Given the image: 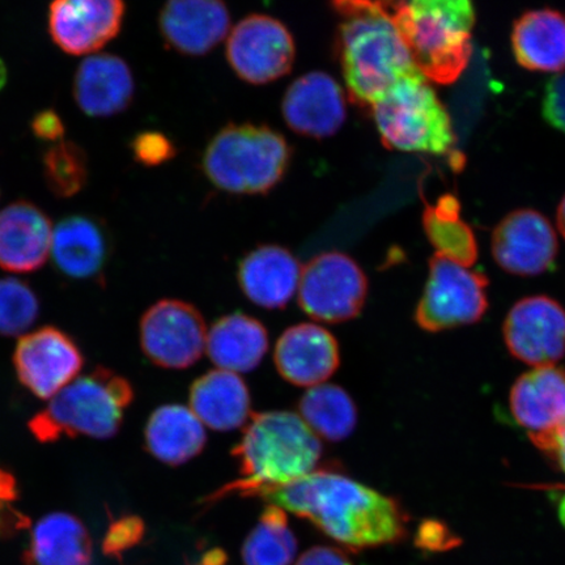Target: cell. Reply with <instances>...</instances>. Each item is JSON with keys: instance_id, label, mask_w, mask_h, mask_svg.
<instances>
[{"instance_id": "42", "label": "cell", "mask_w": 565, "mask_h": 565, "mask_svg": "<svg viewBox=\"0 0 565 565\" xmlns=\"http://www.w3.org/2000/svg\"><path fill=\"white\" fill-rule=\"evenodd\" d=\"M225 563H227V554L222 548H214L202 557L200 565H225Z\"/></svg>"}, {"instance_id": "43", "label": "cell", "mask_w": 565, "mask_h": 565, "mask_svg": "<svg viewBox=\"0 0 565 565\" xmlns=\"http://www.w3.org/2000/svg\"><path fill=\"white\" fill-rule=\"evenodd\" d=\"M556 500L557 515L565 527V486L553 487V491Z\"/></svg>"}, {"instance_id": "15", "label": "cell", "mask_w": 565, "mask_h": 565, "mask_svg": "<svg viewBox=\"0 0 565 565\" xmlns=\"http://www.w3.org/2000/svg\"><path fill=\"white\" fill-rule=\"evenodd\" d=\"M124 0H53L47 26L55 45L71 55L100 51L121 31Z\"/></svg>"}, {"instance_id": "30", "label": "cell", "mask_w": 565, "mask_h": 565, "mask_svg": "<svg viewBox=\"0 0 565 565\" xmlns=\"http://www.w3.org/2000/svg\"><path fill=\"white\" fill-rule=\"evenodd\" d=\"M299 416L318 437L333 443L348 439L358 423L350 394L331 384L309 387L299 402Z\"/></svg>"}, {"instance_id": "19", "label": "cell", "mask_w": 565, "mask_h": 565, "mask_svg": "<svg viewBox=\"0 0 565 565\" xmlns=\"http://www.w3.org/2000/svg\"><path fill=\"white\" fill-rule=\"evenodd\" d=\"M282 116L288 126L301 136H334L345 121L343 90L328 74L303 75L287 89Z\"/></svg>"}, {"instance_id": "17", "label": "cell", "mask_w": 565, "mask_h": 565, "mask_svg": "<svg viewBox=\"0 0 565 565\" xmlns=\"http://www.w3.org/2000/svg\"><path fill=\"white\" fill-rule=\"evenodd\" d=\"M53 231L51 217L31 202L17 201L0 210V268L39 271L51 256Z\"/></svg>"}, {"instance_id": "41", "label": "cell", "mask_w": 565, "mask_h": 565, "mask_svg": "<svg viewBox=\"0 0 565 565\" xmlns=\"http://www.w3.org/2000/svg\"><path fill=\"white\" fill-rule=\"evenodd\" d=\"M15 480H13L9 472L0 469V527H4L7 525L6 520L7 515H9L7 504L11 503V501L15 499Z\"/></svg>"}, {"instance_id": "37", "label": "cell", "mask_w": 565, "mask_h": 565, "mask_svg": "<svg viewBox=\"0 0 565 565\" xmlns=\"http://www.w3.org/2000/svg\"><path fill=\"white\" fill-rule=\"evenodd\" d=\"M546 121L565 134V70L550 81L543 100Z\"/></svg>"}, {"instance_id": "36", "label": "cell", "mask_w": 565, "mask_h": 565, "mask_svg": "<svg viewBox=\"0 0 565 565\" xmlns=\"http://www.w3.org/2000/svg\"><path fill=\"white\" fill-rule=\"evenodd\" d=\"M134 157L145 166H158L172 157V145L159 132H143L134 138Z\"/></svg>"}, {"instance_id": "23", "label": "cell", "mask_w": 565, "mask_h": 565, "mask_svg": "<svg viewBox=\"0 0 565 565\" xmlns=\"http://www.w3.org/2000/svg\"><path fill=\"white\" fill-rule=\"evenodd\" d=\"M299 260L285 247L265 245L247 254L239 264L238 281L246 298L258 307H286L298 292Z\"/></svg>"}, {"instance_id": "32", "label": "cell", "mask_w": 565, "mask_h": 565, "mask_svg": "<svg viewBox=\"0 0 565 565\" xmlns=\"http://www.w3.org/2000/svg\"><path fill=\"white\" fill-rule=\"evenodd\" d=\"M42 173L51 192L63 200L79 194L89 179L86 152L71 140L55 143L42 158Z\"/></svg>"}, {"instance_id": "11", "label": "cell", "mask_w": 565, "mask_h": 565, "mask_svg": "<svg viewBox=\"0 0 565 565\" xmlns=\"http://www.w3.org/2000/svg\"><path fill=\"white\" fill-rule=\"evenodd\" d=\"M12 364L19 383L34 397L49 401L79 377L86 359L66 331L44 327L19 338Z\"/></svg>"}, {"instance_id": "2", "label": "cell", "mask_w": 565, "mask_h": 565, "mask_svg": "<svg viewBox=\"0 0 565 565\" xmlns=\"http://www.w3.org/2000/svg\"><path fill=\"white\" fill-rule=\"evenodd\" d=\"M331 2L339 17V58L353 103L372 108L395 83L420 73L387 0Z\"/></svg>"}, {"instance_id": "38", "label": "cell", "mask_w": 565, "mask_h": 565, "mask_svg": "<svg viewBox=\"0 0 565 565\" xmlns=\"http://www.w3.org/2000/svg\"><path fill=\"white\" fill-rule=\"evenodd\" d=\"M31 127L34 137L42 141L60 143L65 138V124L58 113L52 109L38 113L32 119Z\"/></svg>"}, {"instance_id": "35", "label": "cell", "mask_w": 565, "mask_h": 565, "mask_svg": "<svg viewBox=\"0 0 565 565\" xmlns=\"http://www.w3.org/2000/svg\"><path fill=\"white\" fill-rule=\"evenodd\" d=\"M461 540L447 524L437 520L423 521L415 536V545L430 553H441L459 546Z\"/></svg>"}, {"instance_id": "29", "label": "cell", "mask_w": 565, "mask_h": 565, "mask_svg": "<svg viewBox=\"0 0 565 565\" xmlns=\"http://www.w3.org/2000/svg\"><path fill=\"white\" fill-rule=\"evenodd\" d=\"M423 227L429 243L441 256L471 267L478 259L475 232L461 217V204L454 194H444L423 214Z\"/></svg>"}, {"instance_id": "27", "label": "cell", "mask_w": 565, "mask_h": 565, "mask_svg": "<svg viewBox=\"0 0 565 565\" xmlns=\"http://www.w3.org/2000/svg\"><path fill=\"white\" fill-rule=\"evenodd\" d=\"M267 350L264 324L244 313L222 317L207 333L206 352L218 370L237 374L256 370Z\"/></svg>"}, {"instance_id": "4", "label": "cell", "mask_w": 565, "mask_h": 565, "mask_svg": "<svg viewBox=\"0 0 565 565\" xmlns=\"http://www.w3.org/2000/svg\"><path fill=\"white\" fill-rule=\"evenodd\" d=\"M420 73L439 84L455 83L472 53V0H387Z\"/></svg>"}, {"instance_id": "28", "label": "cell", "mask_w": 565, "mask_h": 565, "mask_svg": "<svg viewBox=\"0 0 565 565\" xmlns=\"http://www.w3.org/2000/svg\"><path fill=\"white\" fill-rule=\"evenodd\" d=\"M30 565H90L86 527L68 513L46 514L32 529Z\"/></svg>"}, {"instance_id": "14", "label": "cell", "mask_w": 565, "mask_h": 565, "mask_svg": "<svg viewBox=\"0 0 565 565\" xmlns=\"http://www.w3.org/2000/svg\"><path fill=\"white\" fill-rule=\"evenodd\" d=\"M492 256L504 271L535 277L553 267L559 244L548 218L535 210L507 215L492 233Z\"/></svg>"}, {"instance_id": "8", "label": "cell", "mask_w": 565, "mask_h": 565, "mask_svg": "<svg viewBox=\"0 0 565 565\" xmlns=\"http://www.w3.org/2000/svg\"><path fill=\"white\" fill-rule=\"evenodd\" d=\"M487 287L489 279L484 274L436 253L429 259L428 280L415 310V321L428 333L477 323L489 308Z\"/></svg>"}, {"instance_id": "26", "label": "cell", "mask_w": 565, "mask_h": 565, "mask_svg": "<svg viewBox=\"0 0 565 565\" xmlns=\"http://www.w3.org/2000/svg\"><path fill=\"white\" fill-rule=\"evenodd\" d=\"M204 428L192 408L182 405L160 406L147 422L146 448L162 463H186L200 455L206 445Z\"/></svg>"}, {"instance_id": "39", "label": "cell", "mask_w": 565, "mask_h": 565, "mask_svg": "<svg viewBox=\"0 0 565 565\" xmlns=\"http://www.w3.org/2000/svg\"><path fill=\"white\" fill-rule=\"evenodd\" d=\"M530 440L565 475V423L553 433L532 436Z\"/></svg>"}, {"instance_id": "31", "label": "cell", "mask_w": 565, "mask_h": 565, "mask_svg": "<svg viewBox=\"0 0 565 565\" xmlns=\"http://www.w3.org/2000/svg\"><path fill=\"white\" fill-rule=\"evenodd\" d=\"M298 541L288 527L287 513L270 504L265 508L258 525L247 535L243 546L245 565H291Z\"/></svg>"}, {"instance_id": "16", "label": "cell", "mask_w": 565, "mask_h": 565, "mask_svg": "<svg viewBox=\"0 0 565 565\" xmlns=\"http://www.w3.org/2000/svg\"><path fill=\"white\" fill-rule=\"evenodd\" d=\"M274 360L288 383L313 387L333 376L341 364V353L329 330L315 323H299L281 334Z\"/></svg>"}, {"instance_id": "34", "label": "cell", "mask_w": 565, "mask_h": 565, "mask_svg": "<svg viewBox=\"0 0 565 565\" xmlns=\"http://www.w3.org/2000/svg\"><path fill=\"white\" fill-rule=\"evenodd\" d=\"M145 534V525L137 518H124L113 524L106 533L104 547L108 554H121L136 546Z\"/></svg>"}, {"instance_id": "1", "label": "cell", "mask_w": 565, "mask_h": 565, "mask_svg": "<svg viewBox=\"0 0 565 565\" xmlns=\"http://www.w3.org/2000/svg\"><path fill=\"white\" fill-rule=\"evenodd\" d=\"M257 498L312 522L353 553L393 545L407 535L408 515L397 500L341 472L318 469Z\"/></svg>"}, {"instance_id": "22", "label": "cell", "mask_w": 565, "mask_h": 565, "mask_svg": "<svg viewBox=\"0 0 565 565\" xmlns=\"http://www.w3.org/2000/svg\"><path fill=\"white\" fill-rule=\"evenodd\" d=\"M510 406L529 437L553 433L565 423V370L548 365L522 374L511 388Z\"/></svg>"}, {"instance_id": "10", "label": "cell", "mask_w": 565, "mask_h": 565, "mask_svg": "<svg viewBox=\"0 0 565 565\" xmlns=\"http://www.w3.org/2000/svg\"><path fill=\"white\" fill-rule=\"evenodd\" d=\"M207 333L206 322L192 303L164 299L141 317L140 348L161 369L186 370L206 351Z\"/></svg>"}, {"instance_id": "24", "label": "cell", "mask_w": 565, "mask_h": 565, "mask_svg": "<svg viewBox=\"0 0 565 565\" xmlns=\"http://www.w3.org/2000/svg\"><path fill=\"white\" fill-rule=\"evenodd\" d=\"M190 408L204 427L230 433L252 418V398L245 381L224 370L210 371L190 387Z\"/></svg>"}, {"instance_id": "25", "label": "cell", "mask_w": 565, "mask_h": 565, "mask_svg": "<svg viewBox=\"0 0 565 565\" xmlns=\"http://www.w3.org/2000/svg\"><path fill=\"white\" fill-rule=\"evenodd\" d=\"M519 65L539 73L565 70V17L559 11H529L515 20L512 33Z\"/></svg>"}, {"instance_id": "9", "label": "cell", "mask_w": 565, "mask_h": 565, "mask_svg": "<svg viewBox=\"0 0 565 565\" xmlns=\"http://www.w3.org/2000/svg\"><path fill=\"white\" fill-rule=\"evenodd\" d=\"M298 292L303 312L317 321L339 323L362 312L369 279L348 254L328 252L301 268Z\"/></svg>"}, {"instance_id": "3", "label": "cell", "mask_w": 565, "mask_h": 565, "mask_svg": "<svg viewBox=\"0 0 565 565\" xmlns=\"http://www.w3.org/2000/svg\"><path fill=\"white\" fill-rule=\"evenodd\" d=\"M242 478L204 499V504L239 494L256 498L318 470L322 445L299 414L268 412L253 415L242 440L232 450Z\"/></svg>"}, {"instance_id": "7", "label": "cell", "mask_w": 565, "mask_h": 565, "mask_svg": "<svg viewBox=\"0 0 565 565\" xmlns=\"http://www.w3.org/2000/svg\"><path fill=\"white\" fill-rule=\"evenodd\" d=\"M289 148L285 138L267 127L230 126L211 140L203 168L210 181L224 192L260 194L285 174Z\"/></svg>"}, {"instance_id": "21", "label": "cell", "mask_w": 565, "mask_h": 565, "mask_svg": "<svg viewBox=\"0 0 565 565\" xmlns=\"http://www.w3.org/2000/svg\"><path fill=\"white\" fill-rule=\"evenodd\" d=\"M134 92L136 83L131 70L117 55H90L76 70L74 98L88 117L119 115L129 108Z\"/></svg>"}, {"instance_id": "20", "label": "cell", "mask_w": 565, "mask_h": 565, "mask_svg": "<svg viewBox=\"0 0 565 565\" xmlns=\"http://www.w3.org/2000/svg\"><path fill=\"white\" fill-rule=\"evenodd\" d=\"M223 0H168L160 13V31L169 45L188 55L206 54L230 32Z\"/></svg>"}, {"instance_id": "18", "label": "cell", "mask_w": 565, "mask_h": 565, "mask_svg": "<svg viewBox=\"0 0 565 565\" xmlns=\"http://www.w3.org/2000/svg\"><path fill=\"white\" fill-rule=\"evenodd\" d=\"M52 258L56 271L75 281L103 278L111 256L109 232L88 215H71L53 231Z\"/></svg>"}, {"instance_id": "45", "label": "cell", "mask_w": 565, "mask_h": 565, "mask_svg": "<svg viewBox=\"0 0 565 565\" xmlns=\"http://www.w3.org/2000/svg\"><path fill=\"white\" fill-rule=\"evenodd\" d=\"M7 79H9V71H7L3 60L0 58V92L6 87Z\"/></svg>"}, {"instance_id": "6", "label": "cell", "mask_w": 565, "mask_h": 565, "mask_svg": "<svg viewBox=\"0 0 565 565\" xmlns=\"http://www.w3.org/2000/svg\"><path fill=\"white\" fill-rule=\"evenodd\" d=\"M384 145L392 150L444 154L456 136L447 109L422 73L395 83L371 108Z\"/></svg>"}, {"instance_id": "40", "label": "cell", "mask_w": 565, "mask_h": 565, "mask_svg": "<svg viewBox=\"0 0 565 565\" xmlns=\"http://www.w3.org/2000/svg\"><path fill=\"white\" fill-rule=\"evenodd\" d=\"M295 565H352L343 551L328 546L309 548Z\"/></svg>"}, {"instance_id": "33", "label": "cell", "mask_w": 565, "mask_h": 565, "mask_svg": "<svg viewBox=\"0 0 565 565\" xmlns=\"http://www.w3.org/2000/svg\"><path fill=\"white\" fill-rule=\"evenodd\" d=\"M40 316V300L26 281L0 278V335L23 337Z\"/></svg>"}, {"instance_id": "13", "label": "cell", "mask_w": 565, "mask_h": 565, "mask_svg": "<svg viewBox=\"0 0 565 565\" xmlns=\"http://www.w3.org/2000/svg\"><path fill=\"white\" fill-rule=\"evenodd\" d=\"M503 334L507 349L522 363L555 365L565 356V310L548 296H530L514 303Z\"/></svg>"}, {"instance_id": "12", "label": "cell", "mask_w": 565, "mask_h": 565, "mask_svg": "<svg viewBox=\"0 0 565 565\" xmlns=\"http://www.w3.org/2000/svg\"><path fill=\"white\" fill-rule=\"evenodd\" d=\"M227 56L232 68L245 82L270 83L291 70L295 60L294 39L277 19L247 17L231 32Z\"/></svg>"}, {"instance_id": "5", "label": "cell", "mask_w": 565, "mask_h": 565, "mask_svg": "<svg viewBox=\"0 0 565 565\" xmlns=\"http://www.w3.org/2000/svg\"><path fill=\"white\" fill-rule=\"evenodd\" d=\"M134 397L129 380L97 366L49 399L46 407L28 423V428L35 440L44 444L79 436L109 440L121 429Z\"/></svg>"}, {"instance_id": "44", "label": "cell", "mask_w": 565, "mask_h": 565, "mask_svg": "<svg viewBox=\"0 0 565 565\" xmlns=\"http://www.w3.org/2000/svg\"><path fill=\"white\" fill-rule=\"evenodd\" d=\"M557 227H559V231L565 238V196L563 198V201L559 204V209H557Z\"/></svg>"}]
</instances>
